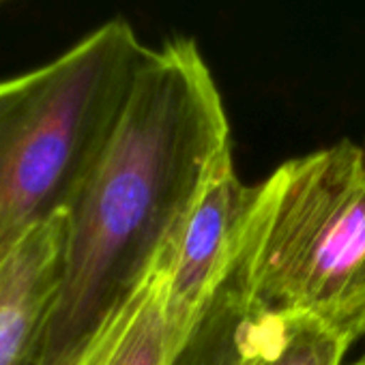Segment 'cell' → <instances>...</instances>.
Instances as JSON below:
<instances>
[{"label": "cell", "mask_w": 365, "mask_h": 365, "mask_svg": "<svg viewBox=\"0 0 365 365\" xmlns=\"http://www.w3.org/2000/svg\"><path fill=\"white\" fill-rule=\"evenodd\" d=\"M67 237V213L29 232L0 260V365H35L52 312Z\"/></svg>", "instance_id": "6"}, {"label": "cell", "mask_w": 365, "mask_h": 365, "mask_svg": "<svg viewBox=\"0 0 365 365\" xmlns=\"http://www.w3.org/2000/svg\"><path fill=\"white\" fill-rule=\"evenodd\" d=\"M256 217L258 211L239 256L168 365H286L288 314L264 309L252 294Z\"/></svg>", "instance_id": "5"}, {"label": "cell", "mask_w": 365, "mask_h": 365, "mask_svg": "<svg viewBox=\"0 0 365 365\" xmlns=\"http://www.w3.org/2000/svg\"><path fill=\"white\" fill-rule=\"evenodd\" d=\"M228 148V116L198 43L174 37L150 50L67 213L61 284L35 365H69L138 294Z\"/></svg>", "instance_id": "1"}, {"label": "cell", "mask_w": 365, "mask_h": 365, "mask_svg": "<svg viewBox=\"0 0 365 365\" xmlns=\"http://www.w3.org/2000/svg\"><path fill=\"white\" fill-rule=\"evenodd\" d=\"M258 205L260 185H243L228 148L215 161L174 243L163 301L170 359L239 256Z\"/></svg>", "instance_id": "4"}, {"label": "cell", "mask_w": 365, "mask_h": 365, "mask_svg": "<svg viewBox=\"0 0 365 365\" xmlns=\"http://www.w3.org/2000/svg\"><path fill=\"white\" fill-rule=\"evenodd\" d=\"M174 245L138 294L84 346L69 365H168L163 301Z\"/></svg>", "instance_id": "7"}, {"label": "cell", "mask_w": 365, "mask_h": 365, "mask_svg": "<svg viewBox=\"0 0 365 365\" xmlns=\"http://www.w3.org/2000/svg\"><path fill=\"white\" fill-rule=\"evenodd\" d=\"M148 52L127 20L112 18L35 69L0 148V260L29 232L69 213L118 127Z\"/></svg>", "instance_id": "2"}, {"label": "cell", "mask_w": 365, "mask_h": 365, "mask_svg": "<svg viewBox=\"0 0 365 365\" xmlns=\"http://www.w3.org/2000/svg\"><path fill=\"white\" fill-rule=\"evenodd\" d=\"M354 365H365V359H363V361H359V363H354Z\"/></svg>", "instance_id": "9"}, {"label": "cell", "mask_w": 365, "mask_h": 365, "mask_svg": "<svg viewBox=\"0 0 365 365\" xmlns=\"http://www.w3.org/2000/svg\"><path fill=\"white\" fill-rule=\"evenodd\" d=\"M33 82H35V69L16 78L0 80V148H3L11 131V125L33 88Z\"/></svg>", "instance_id": "8"}, {"label": "cell", "mask_w": 365, "mask_h": 365, "mask_svg": "<svg viewBox=\"0 0 365 365\" xmlns=\"http://www.w3.org/2000/svg\"><path fill=\"white\" fill-rule=\"evenodd\" d=\"M262 185L250 282L273 314L365 337V148L341 140L279 165Z\"/></svg>", "instance_id": "3"}]
</instances>
